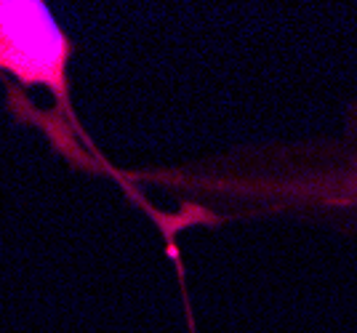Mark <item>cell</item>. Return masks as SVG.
I'll list each match as a JSON object with an SVG mask.
<instances>
[{
	"label": "cell",
	"mask_w": 357,
	"mask_h": 333,
	"mask_svg": "<svg viewBox=\"0 0 357 333\" xmlns=\"http://www.w3.org/2000/svg\"><path fill=\"white\" fill-rule=\"evenodd\" d=\"M73 56V38L43 0H0V72L14 75L24 88L51 91L56 109L77 128L70 104Z\"/></svg>",
	"instance_id": "cell-1"
},
{
	"label": "cell",
	"mask_w": 357,
	"mask_h": 333,
	"mask_svg": "<svg viewBox=\"0 0 357 333\" xmlns=\"http://www.w3.org/2000/svg\"><path fill=\"white\" fill-rule=\"evenodd\" d=\"M229 192L259 197L278 208H357V160L349 168L310 171L291 179H256Z\"/></svg>",
	"instance_id": "cell-2"
}]
</instances>
